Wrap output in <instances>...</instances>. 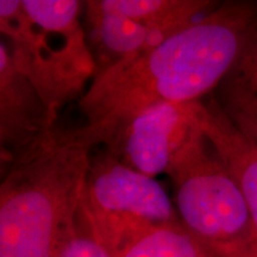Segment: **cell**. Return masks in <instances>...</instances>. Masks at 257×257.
<instances>
[{
	"label": "cell",
	"mask_w": 257,
	"mask_h": 257,
	"mask_svg": "<svg viewBox=\"0 0 257 257\" xmlns=\"http://www.w3.org/2000/svg\"><path fill=\"white\" fill-rule=\"evenodd\" d=\"M256 31L257 2L219 3L152 49L96 74L79 100L83 125L111 152L143 111L213 94Z\"/></svg>",
	"instance_id": "1"
},
{
	"label": "cell",
	"mask_w": 257,
	"mask_h": 257,
	"mask_svg": "<svg viewBox=\"0 0 257 257\" xmlns=\"http://www.w3.org/2000/svg\"><path fill=\"white\" fill-rule=\"evenodd\" d=\"M98 148L85 125L51 127L2 169L0 257H59L74 232Z\"/></svg>",
	"instance_id": "2"
},
{
	"label": "cell",
	"mask_w": 257,
	"mask_h": 257,
	"mask_svg": "<svg viewBox=\"0 0 257 257\" xmlns=\"http://www.w3.org/2000/svg\"><path fill=\"white\" fill-rule=\"evenodd\" d=\"M76 0H0V31L15 66L59 115L96 73Z\"/></svg>",
	"instance_id": "3"
},
{
	"label": "cell",
	"mask_w": 257,
	"mask_h": 257,
	"mask_svg": "<svg viewBox=\"0 0 257 257\" xmlns=\"http://www.w3.org/2000/svg\"><path fill=\"white\" fill-rule=\"evenodd\" d=\"M166 173L174 185L180 220L208 251L219 257H257L248 204L198 115Z\"/></svg>",
	"instance_id": "4"
},
{
	"label": "cell",
	"mask_w": 257,
	"mask_h": 257,
	"mask_svg": "<svg viewBox=\"0 0 257 257\" xmlns=\"http://www.w3.org/2000/svg\"><path fill=\"white\" fill-rule=\"evenodd\" d=\"M82 206L110 253L150 227L181 223L155 178L126 166L105 149L92 156Z\"/></svg>",
	"instance_id": "5"
},
{
	"label": "cell",
	"mask_w": 257,
	"mask_h": 257,
	"mask_svg": "<svg viewBox=\"0 0 257 257\" xmlns=\"http://www.w3.org/2000/svg\"><path fill=\"white\" fill-rule=\"evenodd\" d=\"M198 102H166L143 111L108 153L152 178L166 173L173 154L194 124Z\"/></svg>",
	"instance_id": "6"
},
{
	"label": "cell",
	"mask_w": 257,
	"mask_h": 257,
	"mask_svg": "<svg viewBox=\"0 0 257 257\" xmlns=\"http://www.w3.org/2000/svg\"><path fill=\"white\" fill-rule=\"evenodd\" d=\"M40 92L15 66L4 41L0 43V166H9L56 124Z\"/></svg>",
	"instance_id": "7"
},
{
	"label": "cell",
	"mask_w": 257,
	"mask_h": 257,
	"mask_svg": "<svg viewBox=\"0 0 257 257\" xmlns=\"http://www.w3.org/2000/svg\"><path fill=\"white\" fill-rule=\"evenodd\" d=\"M89 42L94 49L96 74L125 59L152 49L178 34L202 16L184 15L165 21H142L126 16L99 11L85 3Z\"/></svg>",
	"instance_id": "8"
},
{
	"label": "cell",
	"mask_w": 257,
	"mask_h": 257,
	"mask_svg": "<svg viewBox=\"0 0 257 257\" xmlns=\"http://www.w3.org/2000/svg\"><path fill=\"white\" fill-rule=\"evenodd\" d=\"M197 115L201 130L238 185L257 233V143L234 126L212 94L198 102Z\"/></svg>",
	"instance_id": "9"
},
{
	"label": "cell",
	"mask_w": 257,
	"mask_h": 257,
	"mask_svg": "<svg viewBox=\"0 0 257 257\" xmlns=\"http://www.w3.org/2000/svg\"><path fill=\"white\" fill-rule=\"evenodd\" d=\"M212 95L234 126L257 143V31Z\"/></svg>",
	"instance_id": "10"
},
{
	"label": "cell",
	"mask_w": 257,
	"mask_h": 257,
	"mask_svg": "<svg viewBox=\"0 0 257 257\" xmlns=\"http://www.w3.org/2000/svg\"><path fill=\"white\" fill-rule=\"evenodd\" d=\"M211 253L182 225L153 226L134 237L112 257H205Z\"/></svg>",
	"instance_id": "11"
},
{
	"label": "cell",
	"mask_w": 257,
	"mask_h": 257,
	"mask_svg": "<svg viewBox=\"0 0 257 257\" xmlns=\"http://www.w3.org/2000/svg\"><path fill=\"white\" fill-rule=\"evenodd\" d=\"M59 257H112L107 248L96 236L82 202L76 217L74 232Z\"/></svg>",
	"instance_id": "12"
},
{
	"label": "cell",
	"mask_w": 257,
	"mask_h": 257,
	"mask_svg": "<svg viewBox=\"0 0 257 257\" xmlns=\"http://www.w3.org/2000/svg\"><path fill=\"white\" fill-rule=\"evenodd\" d=\"M205 257H219V256L213 255V253H208V255H207V256H205Z\"/></svg>",
	"instance_id": "13"
}]
</instances>
